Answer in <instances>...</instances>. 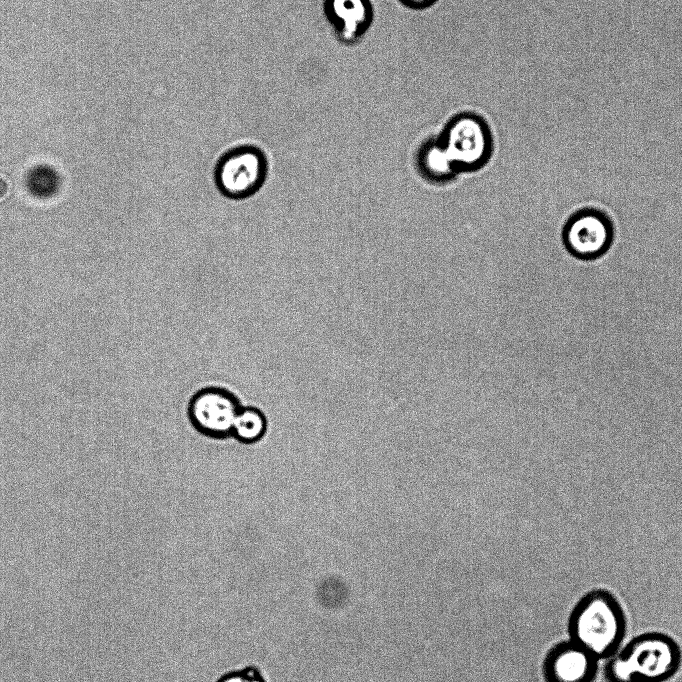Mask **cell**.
Segmentation results:
<instances>
[{"label":"cell","mask_w":682,"mask_h":682,"mask_svg":"<svg viewBox=\"0 0 682 682\" xmlns=\"http://www.w3.org/2000/svg\"><path fill=\"white\" fill-rule=\"evenodd\" d=\"M625 629L626 622L620 604L604 590L584 595L569 619L571 640L597 658L615 653Z\"/></svg>","instance_id":"obj_1"},{"label":"cell","mask_w":682,"mask_h":682,"mask_svg":"<svg viewBox=\"0 0 682 682\" xmlns=\"http://www.w3.org/2000/svg\"><path fill=\"white\" fill-rule=\"evenodd\" d=\"M681 653L673 639L646 633L633 639L608 663L609 682H664L679 668Z\"/></svg>","instance_id":"obj_2"},{"label":"cell","mask_w":682,"mask_h":682,"mask_svg":"<svg viewBox=\"0 0 682 682\" xmlns=\"http://www.w3.org/2000/svg\"><path fill=\"white\" fill-rule=\"evenodd\" d=\"M268 174L265 153L257 146L241 144L227 149L216 161L213 177L226 198L243 200L263 186Z\"/></svg>","instance_id":"obj_3"},{"label":"cell","mask_w":682,"mask_h":682,"mask_svg":"<svg viewBox=\"0 0 682 682\" xmlns=\"http://www.w3.org/2000/svg\"><path fill=\"white\" fill-rule=\"evenodd\" d=\"M440 145L453 169L483 165L492 151V134L486 120L477 113L465 111L454 115L444 126Z\"/></svg>","instance_id":"obj_4"},{"label":"cell","mask_w":682,"mask_h":682,"mask_svg":"<svg viewBox=\"0 0 682 682\" xmlns=\"http://www.w3.org/2000/svg\"><path fill=\"white\" fill-rule=\"evenodd\" d=\"M613 240L610 220L601 211L587 208L573 214L563 230V242L575 257L591 260L602 256Z\"/></svg>","instance_id":"obj_5"},{"label":"cell","mask_w":682,"mask_h":682,"mask_svg":"<svg viewBox=\"0 0 682 682\" xmlns=\"http://www.w3.org/2000/svg\"><path fill=\"white\" fill-rule=\"evenodd\" d=\"M241 406L236 397L222 388H205L196 393L189 404L192 425L212 438L232 435L234 421Z\"/></svg>","instance_id":"obj_6"},{"label":"cell","mask_w":682,"mask_h":682,"mask_svg":"<svg viewBox=\"0 0 682 682\" xmlns=\"http://www.w3.org/2000/svg\"><path fill=\"white\" fill-rule=\"evenodd\" d=\"M597 657L571 639L556 645L545 661L548 682H592Z\"/></svg>","instance_id":"obj_7"},{"label":"cell","mask_w":682,"mask_h":682,"mask_svg":"<svg viewBox=\"0 0 682 682\" xmlns=\"http://www.w3.org/2000/svg\"><path fill=\"white\" fill-rule=\"evenodd\" d=\"M323 12L335 37L346 45L360 41L374 17L370 0H324Z\"/></svg>","instance_id":"obj_8"},{"label":"cell","mask_w":682,"mask_h":682,"mask_svg":"<svg viewBox=\"0 0 682 682\" xmlns=\"http://www.w3.org/2000/svg\"><path fill=\"white\" fill-rule=\"evenodd\" d=\"M267 429L264 414L254 407L240 408L234 421L232 435L240 442L254 443L261 440Z\"/></svg>","instance_id":"obj_9"},{"label":"cell","mask_w":682,"mask_h":682,"mask_svg":"<svg viewBox=\"0 0 682 682\" xmlns=\"http://www.w3.org/2000/svg\"><path fill=\"white\" fill-rule=\"evenodd\" d=\"M215 682H269V679L261 667L247 665L225 672Z\"/></svg>","instance_id":"obj_10"},{"label":"cell","mask_w":682,"mask_h":682,"mask_svg":"<svg viewBox=\"0 0 682 682\" xmlns=\"http://www.w3.org/2000/svg\"><path fill=\"white\" fill-rule=\"evenodd\" d=\"M398 1L408 8L422 10L431 7L438 0H398Z\"/></svg>","instance_id":"obj_11"}]
</instances>
